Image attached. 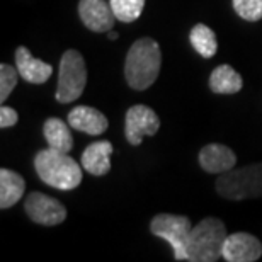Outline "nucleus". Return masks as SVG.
<instances>
[{
	"mask_svg": "<svg viewBox=\"0 0 262 262\" xmlns=\"http://www.w3.org/2000/svg\"><path fill=\"white\" fill-rule=\"evenodd\" d=\"M162 51L160 45L151 38L136 39L126 55L124 77L131 89L145 91L154 85L160 73Z\"/></svg>",
	"mask_w": 262,
	"mask_h": 262,
	"instance_id": "1",
	"label": "nucleus"
},
{
	"mask_svg": "<svg viewBox=\"0 0 262 262\" xmlns=\"http://www.w3.org/2000/svg\"><path fill=\"white\" fill-rule=\"evenodd\" d=\"M34 169L39 179L55 189L70 191L82 182V167L65 151L50 146L34 157Z\"/></svg>",
	"mask_w": 262,
	"mask_h": 262,
	"instance_id": "2",
	"label": "nucleus"
},
{
	"mask_svg": "<svg viewBox=\"0 0 262 262\" xmlns=\"http://www.w3.org/2000/svg\"><path fill=\"white\" fill-rule=\"evenodd\" d=\"M227 227L220 218L209 216L192 227L187 240V260L216 262L223 257V245L227 240Z\"/></svg>",
	"mask_w": 262,
	"mask_h": 262,
	"instance_id": "3",
	"label": "nucleus"
},
{
	"mask_svg": "<svg viewBox=\"0 0 262 262\" xmlns=\"http://www.w3.org/2000/svg\"><path fill=\"white\" fill-rule=\"evenodd\" d=\"M214 186L218 194L230 201L262 198V162L223 172Z\"/></svg>",
	"mask_w": 262,
	"mask_h": 262,
	"instance_id": "4",
	"label": "nucleus"
},
{
	"mask_svg": "<svg viewBox=\"0 0 262 262\" xmlns=\"http://www.w3.org/2000/svg\"><path fill=\"white\" fill-rule=\"evenodd\" d=\"M87 85V67L83 56L77 50H67L60 60L56 101L68 104L77 101Z\"/></svg>",
	"mask_w": 262,
	"mask_h": 262,
	"instance_id": "5",
	"label": "nucleus"
},
{
	"mask_svg": "<svg viewBox=\"0 0 262 262\" xmlns=\"http://www.w3.org/2000/svg\"><path fill=\"white\" fill-rule=\"evenodd\" d=\"M192 230L191 220L182 214L160 213L151 220L150 232L164 238L174 249L176 260H187V240Z\"/></svg>",
	"mask_w": 262,
	"mask_h": 262,
	"instance_id": "6",
	"label": "nucleus"
},
{
	"mask_svg": "<svg viewBox=\"0 0 262 262\" xmlns=\"http://www.w3.org/2000/svg\"><path fill=\"white\" fill-rule=\"evenodd\" d=\"M160 129V118L151 107L145 104H136L126 111L124 118V136L128 143L138 146L143 136H154Z\"/></svg>",
	"mask_w": 262,
	"mask_h": 262,
	"instance_id": "7",
	"label": "nucleus"
},
{
	"mask_svg": "<svg viewBox=\"0 0 262 262\" xmlns=\"http://www.w3.org/2000/svg\"><path fill=\"white\" fill-rule=\"evenodd\" d=\"M24 209L34 223L45 227H55L67 220V208L63 204L43 192H31L24 201Z\"/></svg>",
	"mask_w": 262,
	"mask_h": 262,
	"instance_id": "8",
	"label": "nucleus"
},
{
	"mask_svg": "<svg viewBox=\"0 0 262 262\" xmlns=\"http://www.w3.org/2000/svg\"><path fill=\"white\" fill-rule=\"evenodd\" d=\"M262 255V242L250 233L228 235L223 245V259L228 262H255Z\"/></svg>",
	"mask_w": 262,
	"mask_h": 262,
	"instance_id": "9",
	"label": "nucleus"
},
{
	"mask_svg": "<svg viewBox=\"0 0 262 262\" xmlns=\"http://www.w3.org/2000/svg\"><path fill=\"white\" fill-rule=\"evenodd\" d=\"M78 15H80L82 24L94 33L111 31L116 20L111 4H107L106 0H80Z\"/></svg>",
	"mask_w": 262,
	"mask_h": 262,
	"instance_id": "10",
	"label": "nucleus"
},
{
	"mask_svg": "<svg viewBox=\"0 0 262 262\" xmlns=\"http://www.w3.org/2000/svg\"><path fill=\"white\" fill-rule=\"evenodd\" d=\"M237 164V155L227 145L209 143L199 151V165L208 174H223Z\"/></svg>",
	"mask_w": 262,
	"mask_h": 262,
	"instance_id": "11",
	"label": "nucleus"
},
{
	"mask_svg": "<svg viewBox=\"0 0 262 262\" xmlns=\"http://www.w3.org/2000/svg\"><path fill=\"white\" fill-rule=\"evenodd\" d=\"M68 124H70V128L80 131V133L97 136L107 129L109 121L96 107L77 106L68 113Z\"/></svg>",
	"mask_w": 262,
	"mask_h": 262,
	"instance_id": "12",
	"label": "nucleus"
},
{
	"mask_svg": "<svg viewBox=\"0 0 262 262\" xmlns=\"http://www.w3.org/2000/svg\"><path fill=\"white\" fill-rule=\"evenodd\" d=\"M15 65L20 78L29 83H45L53 73V67L43 60L34 58L26 46H19L15 50Z\"/></svg>",
	"mask_w": 262,
	"mask_h": 262,
	"instance_id": "13",
	"label": "nucleus"
},
{
	"mask_svg": "<svg viewBox=\"0 0 262 262\" xmlns=\"http://www.w3.org/2000/svg\"><path fill=\"white\" fill-rule=\"evenodd\" d=\"M113 143L107 140L94 141L83 150L80 164L89 174L92 176H106L111 170V155H113Z\"/></svg>",
	"mask_w": 262,
	"mask_h": 262,
	"instance_id": "14",
	"label": "nucleus"
},
{
	"mask_svg": "<svg viewBox=\"0 0 262 262\" xmlns=\"http://www.w3.org/2000/svg\"><path fill=\"white\" fill-rule=\"evenodd\" d=\"M26 191V182L17 172L0 169V208L7 209L20 201Z\"/></svg>",
	"mask_w": 262,
	"mask_h": 262,
	"instance_id": "15",
	"label": "nucleus"
},
{
	"mask_svg": "<svg viewBox=\"0 0 262 262\" xmlns=\"http://www.w3.org/2000/svg\"><path fill=\"white\" fill-rule=\"evenodd\" d=\"M242 75L230 65H218L209 75V89L214 94H237L242 91Z\"/></svg>",
	"mask_w": 262,
	"mask_h": 262,
	"instance_id": "16",
	"label": "nucleus"
},
{
	"mask_svg": "<svg viewBox=\"0 0 262 262\" xmlns=\"http://www.w3.org/2000/svg\"><path fill=\"white\" fill-rule=\"evenodd\" d=\"M70 124H67L65 121H61L58 118H50L45 121L43 133L45 138L48 141L50 148L60 150L68 154L73 148V138L70 133Z\"/></svg>",
	"mask_w": 262,
	"mask_h": 262,
	"instance_id": "17",
	"label": "nucleus"
},
{
	"mask_svg": "<svg viewBox=\"0 0 262 262\" xmlns=\"http://www.w3.org/2000/svg\"><path fill=\"white\" fill-rule=\"evenodd\" d=\"M189 41L199 55L203 58H213L216 55L218 50V41H216V34L211 28H208L206 24H196L194 28L191 29L189 33Z\"/></svg>",
	"mask_w": 262,
	"mask_h": 262,
	"instance_id": "18",
	"label": "nucleus"
},
{
	"mask_svg": "<svg viewBox=\"0 0 262 262\" xmlns=\"http://www.w3.org/2000/svg\"><path fill=\"white\" fill-rule=\"evenodd\" d=\"M146 0H109L111 9L118 20L121 23H133L143 12Z\"/></svg>",
	"mask_w": 262,
	"mask_h": 262,
	"instance_id": "19",
	"label": "nucleus"
},
{
	"mask_svg": "<svg viewBox=\"0 0 262 262\" xmlns=\"http://www.w3.org/2000/svg\"><path fill=\"white\" fill-rule=\"evenodd\" d=\"M233 9L249 23H257L262 19V0H233Z\"/></svg>",
	"mask_w": 262,
	"mask_h": 262,
	"instance_id": "20",
	"label": "nucleus"
},
{
	"mask_svg": "<svg viewBox=\"0 0 262 262\" xmlns=\"http://www.w3.org/2000/svg\"><path fill=\"white\" fill-rule=\"evenodd\" d=\"M19 77L20 75H19L17 68L5 65V63L0 65V102L2 104L7 101L10 92H12L14 87L17 85Z\"/></svg>",
	"mask_w": 262,
	"mask_h": 262,
	"instance_id": "21",
	"label": "nucleus"
},
{
	"mask_svg": "<svg viewBox=\"0 0 262 262\" xmlns=\"http://www.w3.org/2000/svg\"><path fill=\"white\" fill-rule=\"evenodd\" d=\"M17 119H19V114L15 109L9 107V106L0 107V126H2L4 129L14 126V124L17 123Z\"/></svg>",
	"mask_w": 262,
	"mask_h": 262,
	"instance_id": "22",
	"label": "nucleus"
},
{
	"mask_svg": "<svg viewBox=\"0 0 262 262\" xmlns=\"http://www.w3.org/2000/svg\"><path fill=\"white\" fill-rule=\"evenodd\" d=\"M109 39H118V33H114V31H111V33H109Z\"/></svg>",
	"mask_w": 262,
	"mask_h": 262,
	"instance_id": "23",
	"label": "nucleus"
}]
</instances>
